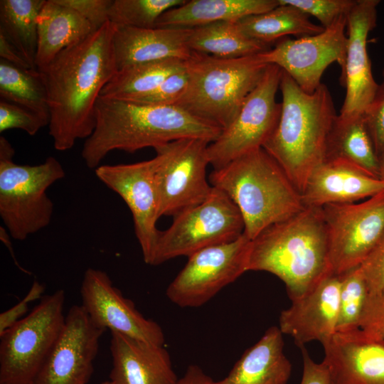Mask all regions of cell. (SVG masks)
I'll use <instances>...</instances> for the list:
<instances>
[{"label": "cell", "mask_w": 384, "mask_h": 384, "mask_svg": "<svg viewBox=\"0 0 384 384\" xmlns=\"http://www.w3.org/2000/svg\"><path fill=\"white\" fill-rule=\"evenodd\" d=\"M116 28L107 22L38 69L47 91L49 135L58 151L71 149L77 140L87 139L95 129L96 103L117 72L113 49Z\"/></svg>", "instance_id": "1"}, {"label": "cell", "mask_w": 384, "mask_h": 384, "mask_svg": "<svg viewBox=\"0 0 384 384\" xmlns=\"http://www.w3.org/2000/svg\"><path fill=\"white\" fill-rule=\"evenodd\" d=\"M95 117V129L81 151L86 166L94 170L114 150L133 153L189 138L211 143L222 132L176 105H144L100 96Z\"/></svg>", "instance_id": "2"}, {"label": "cell", "mask_w": 384, "mask_h": 384, "mask_svg": "<svg viewBox=\"0 0 384 384\" xmlns=\"http://www.w3.org/2000/svg\"><path fill=\"white\" fill-rule=\"evenodd\" d=\"M247 270L267 272L285 284L291 300L332 272L321 208L305 207L251 240Z\"/></svg>", "instance_id": "3"}, {"label": "cell", "mask_w": 384, "mask_h": 384, "mask_svg": "<svg viewBox=\"0 0 384 384\" xmlns=\"http://www.w3.org/2000/svg\"><path fill=\"white\" fill-rule=\"evenodd\" d=\"M279 90V120L262 148L302 194L310 175L326 159L329 135L338 114L323 83L307 93L282 71Z\"/></svg>", "instance_id": "4"}, {"label": "cell", "mask_w": 384, "mask_h": 384, "mask_svg": "<svg viewBox=\"0 0 384 384\" xmlns=\"http://www.w3.org/2000/svg\"><path fill=\"white\" fill-rule=\"evenodd\" d=\"M208 180L237 206L244 221L243 233L251 240L305 208L301 193L263 148L213 169Z\"/></svg>", "instance_id": "5"}, {"label": "cell", "mask_w": 384, "mask_h": 384, "mask_svg": "<svg viewBox=\"0 0 384 384\" xmlns=\"http://www.w3.org/2000/svg\"><path fill=\"white\" fill-rule=\"evenodd\" d=\"M267 66L257 55L223 58L192 52L186 60L188 85L175 105L223 130L232 123Z\"/></svg>", "instance_id": "6"}, {"label": "cell", "mask_w": 384, "mask_h": 384, "mask_svg": "<svg viewBox=\"0 0 384 384\" xmlns=\"http://www.w3.org/2000/svg\"><path fill=\"white\" fill-rule=\"evenodd\" d=\"M14 153L1 136L0 216L11 237L23 240L50 224L53 203L46 191L65 173L53 156L38 165H21L13 161Z\"/></svg>", "instance_id": "7"}, {"label": "cell", "mask_w": 384, "mask_h": 384, "mask_svg": "<svg viewBox=\"0 0 384 384\" xmlns=\"http://www.w3.org/2000/svg\"><path fill=\"white\" fill-rule=\"evenodd\" d=\"M65 292L43 296L0 334V384H32L65 324Z\"/></svg>", "instance_id": "8"}, {"label": "cell", "mask_w": 384, "mask_h": 384, "mask_svg": "<svg viewBox=\"0 0 384 384\" xmlns=\"http://www.w3.org/2000/svg\"><path fill=\"white\" fill-rule=\"evenodd\" d=\"M173 218L169 228L159 232L151 265L231 242L244 233V221L238 208L215 187L202 203Z\"/></svg>", "instance_id": "9"}, {"label": "cell", "mask_w": 384, "mask_h": 384, "mask_svg": "<svg viewBox=\"0 0 384 384\" xmlns=\"http://www.w3.org/2000/svg\"><path fill=\"white\" fill-rule=\"evenodd\" d=\"M210 142L182 139L156 147L154 176L159 198V215L174 217L205 201L213 186L207 177Z\"/></svg>", "instance_id": "10"}, {"label": "cell", "mask_w": 384, "mask_h": 384, "mask_svg": "<svg viewBox=\"0 0 384 384\" xmlns=\"http://www.w3.org/2000/svg\"><path fill=\"white\" fill-rule=\"evenodd\" d=\"M282 69L267 65L257 86L247 95L232 123L210 143L208 154L213 169L262 148L275 130L282 105L276 101Z\"/></svg>", "instance_id": "11"}, {"label": "cell", "mask_w": 384, "mask_h": 384, "mask_svg": "<svg viewBox=\"0 0 384 384\" xmlns=\"http://www.w3.org/2000/svg\"><path fill=\"white\" fill-rule=\"evenodd\" d=\"M251 240L244 233L228 242L198 250L188 261L166 289L176 305L199 307L222 289L247 272Z\"/></svg>", "instance_id": "12"}, {"label": "cell", "mask_w": 384, "mask_h": 384, "mask_svg": "<svg viewBox=\"0 0 384 384\" xmlns=\"http://www.w3.org/2000/svg\"><path fill=\"white\" fill-rule=\"evenodd\" d=\"M331 272L340 275L361 265L384 232V191L361 203L321 208Z\"/></svg>", "instance_id": "13"}, {"label": "cell", "mask_w": 384, "mask_h": 384, "mask_svg": "<svg viewBox=\"0 0 384 384\" xmlns=\"http://www.w3.org/2000/svg\"><path fill=\"white\" fill-rule=\"evenodd\" d=\"M347 16L318 34L282 38L274 48L257 55L263 63L275 65L306 92L313 93L321 85L326 69L336 62L343 72L348 44Z\"/></svg>", "instance_id": "14"}, {"label": "cell", "mask_w": 384, "mask_h": 384, "mask_svg": "<svg viewBox=\"0 0 384 384\" xmlns=\"http://www.w3.org/2000/svg\"><path fill=\"white\" fill-rule=\"evenodd\" d=\"M95 173L129 207L144 260L151 265L160 232L156 228L159 198L154 158L132 164L100 165Z\"/></svg>", "instance_id": "15"}, {"label": "cell", "mask_w": 384, "mask_h": 384, "mask_svg": "<svg viewBox=\"0 0 384 384\" xmlns=\"http://www.w3.org/2000/svg\"><path fill=\"white\" fill-rule=\"evenodd\" d=\"M82 305L68 310L63 330L32 384H87L93 373L100 338Z\"/></svg>", "instance_id": "16"}, {"label": "cell", "mask_w": 384, "mask_h": 384, "mask_svg": "<svg viewBox=\"0 0 384 384\" xmlns=\"http://www.w3.org/2000/svg\"><path fill=\"white\" fill-rule=\"evenodd\" d=\"M80 294L82 306L97 326L139 341L164 345L161 327L145 318L134 302L113 286L105 272L88 268L83 276Z\"/></svg>", "instance_id": "17"}, {"label": "cell", "mask_w": 384, "mask_h": 384, "mask_svg": "<svg viewBox=\"0 0 384 384\" xmlns=\"http://www.w3.org/2000/svg\"><path fill=\"white\" fill-rule=\"evenodd\" d=\"M378 0H356L347 15L348 44L341 83L346 97L340 110L343 116L363 115L379 85L373 78L367 52V38L376 26Z\"/></svg>", "instance_id": "18"}, {"label": "cell", "mask_w": 384, "mask_h": 384, "mask_svg": "<svg viewBox=\"0 0 384 384\" xmlns=\"http://www.w3.org/2000/svg\"><path fill=\"white\" fill-rule=\"evenodd\" d=\"M339 294L340 276L331 272L281 312L282 334L292 336L299 347L314 341L322 344L336 332Z\"/></svg>", "instance_id": "19"}, {"label": "cell", "mask_w": 384, "mask_h": 384, "mask_svg": "<svg viewBox=\"0 0 384 384\" xmlns=\"http://www.w3.org/2000/svg\"><path fill=\"white\" fill-rule=\"evenodd\" d=\"M330 384H384V341L361 329L322 343Z\"/></svg>", "instance_id": "20"}, {"label": "cell", "mask_w": 384, "mask_h": 384, "mask_svg": "<svg viewBox=\"0 0 384 384\" xmlns=\"http://www.w3.org/2000/svg\"><path fill=\"white\" fill-rule=\"evenodd\" d=\"M384 191V180L341 159H326L309 177L302 193L305 207L357 202Z\"/></svg>", "instance_id": "21"}, {"label": "cell", "mask_w": 384, "mask_h": 384, "mask_svg": "<svg viewBox=\"0 0 384 384\" xmlns=\"http://www.w3.org/2000/svg\"><path fill=\"white\" fill-rule=\"evenodd\" d=\"M112 384H176L178 379L164 346L111 332Z\"/></svg>", "instance_id": "22"}, {"label": "cell", "mask_w": 384, "mask_h": 384, "mask_svg": "<svg viewBox=\"0 0 384 384\" xmlns=\"http://www.w3.org/2000/svg\"><path fill=\"white\" fill-rule=\"evenodd\" d=\"M190 28H140L117 26L113 49L117 70L149 62L167 59L188 60Z\"/></svg>", "instance_id": "23"}, {"label": "cell", "mask_w": 384, "mask_h": 384, "mask_svg": "<svg viewBox=\"0 0 384 384\" xmlns=\"http://www.w3.org/2000/svg\"><path fill=\"white\" fill-rule=\"evenodd\" d=\"M282 333L269 328L247 348L224 378L211 384H287L292 365L284 352Z\"/></svg>", "instance_id": "24"}, {"label": "cell", "mask_w": 384, "mask_h": 384, "mask_svg": "<svg viewBox=\"0 0 384 384\" xmlns=\"http://www.w3.org/2000/svg\"><path fill=\"white\" fill-rule=\"evenodd\" d=\"M37 69L49 64L62 50L95 31L91 23L74 9L58 0L46 1L37 18Z\"/></svg>", "instance_id": "25"}, {"label": "cell", "mask_w": 384, "mask_h": 384, "mask_svg": "<svg viewBox=\"0 0 384 384\" xmlns=\"http://www.w3.org/2000/svg\"><path fill=\"white\" fill-rule=\"evenodd\" d=\"M279 0H191L161 15L154 28H193L219 21H235L268 11Z\"/></svg>", "instance_id": "26"}, {"label": "cell", "mask_w": 384, "mask_h": 384, "mask_svg": "<svg viewBox=\"0 0 384 384\" xmlns=\"http://www.w3.org/2000/svg\"><path fill=\"white\" fill-rule=\"evenodd\" d=\"M326 159L348 161L380 178L379 156L363 115L338 114L329 135Z\"/></svg>", "instance_id": "27"}, {"label": "cell", "mask_w": 384, "mask_h": 384, "mask_svg": "<svg viewBox=\"0 0 384 384\" xmlns=\"http://www.w3.org/2000/svg\"><path fill=\"white\" fill-rule=\"evenodd\" d=\"M188 46L192 52L223 58L256 55L271 48L245 33L235 21H219L190 28Z\"/></svg>", "instance_id": "28"}, {"label": "cell", "mask_w": 384, "mask_h": 384, "mask_svg": "<svg viewBox=\"0 0 384 384\" xmlns=\"http://www.w3.org/2000/svg\"><path fill=\"white\" fill-rule=\"evenodd\" d=\"M242 31L250 37L267 45L289 35L297 38L318 34L324 30L314 23L298 8L282 4L274 9L247 16L238 21Z\"/></svg>", "instance_id": "29"}, {"label": "cell", "mask_w": 384, "mask_h": 384, "mask_svg": "<svg viewBox=\"0 0 384 384\" xmlns=\"http://www.w3.org/2000/svg\"><path fill=\"white\" fill-rule=\"evenodd\" d=\"M186 60L167 59L124 68L117 70L100 96L135 101L154 92L168 76L183 67Z\"/></svg>", "instance_id": "30"}, {"label": "cell", "mask_w": 384, "mask_h": 384, "mask_svg": "<svg viewBox=\"0 0 384 384\" xmlns=\"http://www.w3.org/2000/svg\"><path fill=\"white\" fill-rule=\"evenodd\" d=\"M45 2V0L0 1V36L21 53L33 69H37V18Z\"/></svg>", "instance_id": "31"}, {"label": "cell", "mask_w": 384, "mask_h": 384, "mask_svg": "<svg viewBox=\"0 0 384 384\" xmlns=\"http://www.w3.org/2000/svg\"><path fill=\"white\" fill-rule=\"evenodd\" d=\"M1 100L24 107L50 120L46 85L38 69H28L0 58Z\"/></svg>", "instance_id": "32"}, {"label": "cell", "mask_w": 384, "mask_h": 384, "mask_svg": "<svg viewBox=\"0 0 384 384\" xmlns=\"http://www.w3.org/2000/svg\"><path fill=\"white\" fill-rule=\"evenodd\" d=\"M340 276L339 311L336 333L360 329L368 289L359 266Z\"/></svg>", "instance_id": "33"}, {"label": "cell", "mask_w": 384, "mask_h": 384, "mask_svg": "<svg viewBox=\"0 0 384 384\" xmlns=\"http://www.w3.org/2000/svg\"><path fill=\"white\" fill-rule=\"evenodd\" d=\"M186 1L113 0L109 10V21L117 26L154 28L162 14Z\"/></svg>", "instance_id": "34"}, {"label": "cell", "mask_w": 384, "mask_h": 384, "mask_svg": "<svg viewBox=\"0 0 384 384\" xmlns=\"http://www.w3.org/2000/svg\"><path fill=\"white\" fill-rule=\"evenodd\" d=\"M317 18L324 28L332 26L339 18L347 16L356 0H279Z\"/></svg>", "instance_id": "35"}, {"label": "cell", "mask_w": 384, "mask_h": 384, "mask_svg": "<svg viewBox=\"0 0 384 384\" xmlns=\"http://www.w3.org/2000/svg\"><path fill=\"white\" fill-rule=\"evenodd\" d=\"M48 122L36 112L18 105L0 100V132L19 129L35 135Z\"/></svg>", "instance_id": "36"}, {"label": "cell", "mask_w": 384, "mask_h": 384, "mask_svg": "<svg viewBox=\"0 0 384 384\" xmlns=\"http://www.w3.org/2000/svg\"><path fill=\"white\" fill-rule=\"evenodd\" d=\"M188 82L189 73L186 63L183 67L168 76L154 92L132 102L151 105H175L186 92Z\"/></svg>", "instance_id": "37"}, {"label": "cell", "mask_w": 384, "mask_h": 384, "mask_svg": "<svg viewBox=\"0 0 384 384\" xmlns=\"http://www.w3.org/2000/svg\"><path fill=\"white\" fill-rule=\"evenodd\" d=\"M363 118L377 154L384 151V82L364 112Z\"/></svg>", "instance_id": "38"}, {"label": "cell", "mask_w": 384, "mask_h": 384, "mask_svg": "<svg viewBox=\"0 0 384 384\" xmlns=\"http://www.w3.org/2000/svg\"><path fill=\"white\" fill-rule=\"evenodd\" d=\"M359 267L369 294L380 292L384 289V232Z\"/></svg>", "instance_id": "39"}, {"label": "cell", "mask_w": 384, "mask_h": 384, "mask_svg": "<svg viewBox=\"0 0 384 384\" xmlns=\"http://www.w3.org/2000/svg\"><path fill=\"white\" fill-rule=\"evenodd\" d=\"M360 329L370 336L384 341V289L375 294H369Z\"/></svg>", "instance_id": "40"}, {"label": "cell", "mask_w": 384, "mask_h": 384, "mask_svg": "<svg viewBox=\"0 0 384 384\" xmlns=\"http://www.w3.org/2000/svg\"><path fill=\"white\" fill-rule=\"evenodd\" d=\"M113 0H58L88 21L95 31L109 21V10Z\"/></svg>", "instance_id": "41"}, {"label": "cell", "mask_w": 384, "mask_h": 384, "mask_svg": "<svg viewBox=\"0 0 384 384\" xmlns=\"http://www.w3.org/2000/svg\"><path fill=\"white\" fill-rule=\"evenodd\" d=\"M45 286L38 281L33 282L26 295L16 304L0 314V334L22 319L28 312L30 302L41 299Z\"/></svg>", "instance_id": "42"}, {"label": "cell", "mask_w": 384, "mask_h": 384, "mask_svg": "<svg viewBox=\"0 0 384 384\" xmlns=\"http://www.w3.org/2000/svg\"><path fill=\"white\" fill-rule=\"evenodd\" d=\"M303 358V373L300 384H330L327 368L323 362H315L304 346H300Z\"/></svg>", "instance_id": "43"}, {"label": "cell", "mask_w": 384, "mask_h": 384, "mask_svg": "<svg viewBox=\"0 0 384 384\" xmlns=\"http://www.w3.org/2000/svg\"><path fill=\"white\" fill-rule=\"evenodd\" d=\"M0 56L1 58L14 65L33 69L21 53L1 36H0Z\"/></svg>", "instance_id": "44"}, {"label": "cell", "mask_w": 384, "mask_h": 384, "mask_svg": "<svg viewBox=\"0 0 384 384\" xmlns=\"http://www.w3.org/2000/svg\"><path fill=\"white\" fill-rule=\"evenodd\" d=\"M213 380L196 365L189 366L176 384H211Z\"/></svg>", "instance_id": "45"}, {"label": "cell", "mask_w": 384, "mask_h": 384, "mask_svg": "<svg viewBox=\"0 0 384 384\" xmlns=\"http://www.w3.org/2000/svg\"><path fill=\"white\" fill-rule=\"evenodd\" d=\"M0 237H1V240L3 241V242L6 245V247H8V249L9 250L10 252H11V257L12 258L14 259V260L15 261V264L19 268L21 269L23 272H24L25 273H28L29 272L24 270L23 268H22L19 264L18 263L16 259V257H15V255L14 253V251L12 250V247H11V241L9 240V236L8 235V233L6 232V230L1 227L0 228Z\"/></svg>", "instance_id": "46"}, {"label": "cell", "mask_w": 384, "mask_h": 384, "mask_svg": "<svg viewBox=\"0 0 384 384\" xmlns=\"http://www.w3.org/2000/svg\"><path fill=\"white\" fill-rule=\"evenodd\" d=\"M380 178L384 180V151L379 155Z\"/></svg>", "instance_id": "47"}, {"label": "cell", "mask_w": 384, "mask_h": 384, "mask_svg": "<svg viewBox=\"0 0 384 384\" xmlns=\"http://www.w3.org/2000/svg\"><path fill=\"white\" fill-rule=\"evenodd\" d=\"M100 384H112V383L109 380V381H105Z\"/></svg>", "instance_id": "48"}, {"label": "cell", "mask_w": 384, "mask_h": 384, "mask_svg": "<svg viewBox=\"0 0 384 384\" xmlns=\"http://www.w3.org/2000/svg\"><path fill=\"white\" fill-rule=\"evenodd\" d=\"M383 82H384V68L383 70Z\"/></svg>", "instance_id": "49"}]
</instances>
